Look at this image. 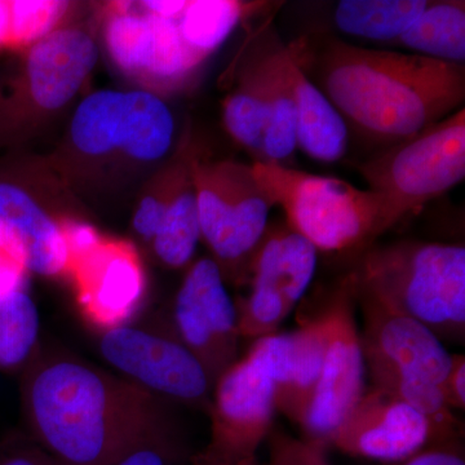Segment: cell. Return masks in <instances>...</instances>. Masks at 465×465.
I'll list each match as a JSON object with an SVG mask.
<instances>
[{"label":"cell","instance_id":"obj_6","mask_svg":"<svg viewBox=\"0 0 465 465\" xmlns=\"http://www.w3.org/2000/svg\"><path fill=\"white\" fill-rule=\"evenodd\" d=\"M201 238L220 269L246 278L251 255L268 228L272 204L252 167L237 162L192 164Z\"/></svg>","mask_w":465,"mask_h":465},{"label":"cell","instance_id":"obj_7","mask_svg":"<svg viewBox=\"0 0 465 465\" xmlns=\"http://www.w3.org/2000/svg\"><path fill=\"white\" fill-rule=\"evenodd\" d=\"M173 113L148 90H101L85 97L70 125L75 148L92 157L122 152L136 161L163 158L173 142Z\"/></svg>","mask_w":465,"mask_h":465},{"label":"cell","instance_id":"obj_34","mask_svg":"<svg viewBox=\"0 0 465 465\" xmlns=\"http://www.w3.org/2000/svg\"><path fill=\"white\" fill-rule=\"evenodd\" d=\"M64 232H65L67 250H69V264L73 260L84 258L91 252L94 247L99 246L103 237L96 229L90 224L81 222H64Z\"/></svg>","mask_w":465,"mask_h":465},{"label":"cell","instance_id":"obj_5","mask_svg":"<svg viewBox=\"0 0 465 465\" xmlns=\"http://www.w3.org/2000/svg\"><path fill=\"white\" fill-rule=\"evenodd\" d=\"M381 198L387 231L457 186L465 177V110L387 146L358 167Z\"/></svg>","mask_w":465,"mask_h":465},{"label":"cell","instance_id":"obj_15","mask_svg":"<svg viewBox=\"0 0 465 465\" xmlns=\"http://www.w3.org/2000/svg\"><path fill=\"white\" fill-rule=\"evenodd\" d=\"M353 281L363 318L360 335L363 358L381 361L403 374L440 387L451 366L452 354L439 336L375 291L357 283L354 277Z\"/></svg>","mask_w":465,"mask_h":465},{"label":"cell","instance_id":"obj_31","mask_svg":"<svg viewBox=\"0 0 465 465\" xmlns=\"http://www.w3.org/2000/svg\"><path fill=\"white\" fill-rule=\"evenodd\" d=\"M192 457L179 433H173L134 450L113 465H188Z\"/></svg>","mask_w":465,"mask_h":465},{"label":"cell","instance_id":"obj_9","mask_svg":"<svg viewBox=\"0 0 465 465\" xmlns=\"http://www.w3.org/2000/svg\"><path fill=\"white\" fill-rule=\"evenodd\" d=\"M356 305L353 275L349 273L336 284L320 313L326 327L322 371L300 427L305 439L326 446L366 390Z\"/></svg>","mask_w":465,"mask_h":465},{"label":"cell","instance_id":"obj_26","mask_svg":"<svg viewBox=\"0 0 465 465\" xmlns=\"http://www.w3.org/2000/svg\"><path fill=\"white\" fill-rule=\"evenodd\" d=\"M427 5V0H341L333 21L348 35L391 45L409 30Z\"/></svg>","mask_w":465,"mask_h":465},{"label":"cell","instance_id":"obj_40","mask_svg":"<svg viewBox=\"0 0 465 465\" xmlns=\"http://www.w3.org/2000/svg\"><path fill=\"white\" fill-rule=\"evenodd\" d=\"M9 27H11L9 2H0V47L3 45H8Z\"/></svg>","mask_w":465,"mask_h":465},{"label":"cell","instance_id":"obj_28","mask_svg":"<svg viewBox=\"0 0 465 465\" xmlns=\"http://www.w3.org/2000/svg\"><path fill=\"white\" fill-rule=\"evenodd\" d=\"M38 335V308L26 289L0 300V371L25 365Z\"/></svg>","mask_w":465,"mask_h":465},{"label":"cell","instance_id":"obj_23","mask_svg":"<svg viewBox=\"0 0 465 465\" xmlns=\"http://www.w3.org/2000/svg\"><path fill=\"white\" fill-rule=\"evenodd\" d=\"M391 45L414 54L463 65L465 61V3L428 2L414 24Z\"/></svg>","mask_w":465,"mask_h":465},{"label":"cell","instance_id":"obj_32","mask_svg":"<svg viewBox=\"0 0 465 465\" xmlns=\"http://www.w3.org/2000/svg\"><path fill=\"white\" fill-rule=\"evenodd\" d=\"M29 274L18 251L0 235V300L25 290Z\"/></svg>","mask_w":465,"mask_h":465},{"label":"cell","instance_id":"obj_36","mask_svg":"<svg viewBox=\"0 0 465 465\" xmlns=\"http://www.w3.org/2000/svg\"><path fill=\"white\" fill-rule=\"evenodd\" d=\"M443 399L452 410L465 409V358L463 354H452L451 366L445 381L440 384Z\"/></svg>","mask_w":465,"mask_h":465},{"label":"cell","instance_id":"obj_20","mask_svg":"<svg viewBox=\"0 0 465 465\" xmlns=\"http://www.w3.org/2000/svg\"><path fill=\"white\" fill-rule=\"evenodd\" d=\"M250 42L265 100V127L259 162L289 166L298 149L295 103L286 69V45L271 23H265Z\"/></svg>","mask_w":465,"mask_h":465},{"label":"cell","instance_id":"obj_18","mask_svg":"<svg viewBox=\"0 0 465 465\" xmlns=\"http://www.w3.org/2000/svg\"><path fill=\"white\" fill-rule=\"evenodd\" d=\"M259 341L271 363L277 411L302 424L322 371L326 349L322 317L308 321L296 331L273 333Z\"/></svg>","mask_w":465,"mask_h":465},{"label":"cell","instance_id":"obj_39","mask_svg":"<svg viewBox=\"0 0 465 465\" xmlns=\"http://www.w3.org/2000/svg\"><path fill=\"white\" fill-rule=\"evenodd\" d=\"M188 465H259L258 459H240L226 457L213 450L206 449L198 455H193Z\"/></svg>","mask_w":465,"mask_h":465},{"label":"cell","instance_id":"obj_13","mask_svg":"<svg viewBox=\"0 0 465 465\" xmlns=\"http://www.w3.org/2000/svg\"><path fill=\"white\" fill-rule=\"evenodd\" d=\"M176 336L215 382L237 362V307L229 295L224 274L213 259H201L189 268L174 302Z\"/></svg>","mask_w":465,"mask_h":465},{"label":"cell","instance_id":"obj_35","mask_svg":"<svg viewBox=\"0 0 465 465\" xmlns=\"http://www.w3.org/2000/svg\"><path fill=\"white\" fill-rule=\"evenodd\" d=\"M390 465H465V458L460 440H457L430 446L414 457Z\"/></svg>","mask_w":465,"mask_h":465},{"label":"cell","instance_id":"obj_19","mask_svg":"<svg viewBox=\"0 0 465 465\" xmlns=\"http://www.w3.org/2000/svg\"><path fill=\"white\" fill-rule=\"evenodd\" d=\"M0 235L18 251L29 273L67 274L69 250L63 224L23 186L5 179H0Z\"/></svg>","mask_w":465,"mask_h":465},{"label":"cell","instance_id":"obj_11","mask_svg":"<svg viewBox=\"0 0 465 465\" xmlns=\"http://www.w3.org/2000/svg\"><path fill=\"white\" fill-rule=\"evenodd\" d=\"M210 412L208 449L226 457L256 458L277 412L273 374L262 342L253 341L247 356L217 379Z\"/></svg>","mask_w":465,"mask_h":465},{"label":"cell","instance_id":"obj_10","mask_svg":"<svg viewBox=\"0 0 465 465\" xmlns=\"http://www.w3.org/2000/svg\"><path fill=\"white\" fill-rule=\"evenodd\" d=\"M100 351L125 381L159 399L211 406L213 382L201 361L177 336L124 324L103 332Z\"/></svg>","mask_w":465,"mask_h":465},{"label":"cell","instance_id":"obj_17","mask_svg":"<svg viewBox=\"0 0 465 465\" xmlns=\"http://www.w3.org/2000/svg\"><path fill=\"white\" fill-rule=\"evenodd\" d=\"M99 60V47L78 27H57L34 43L25 60L30 99L45 110L65 106L78 94Z\"/></svg>","mask_w":465,"mask_h":465},{"label":"cell","instance_id":"obj_1","mask_svg":"<svg viewBox=\"0 0 465 465\" xmlns=\"http://www.w3.org/2000/svg\"><path fill=\"white\" fill-rule=\"evenodd\" d=\"M23 391L34 434L66 465H113L177 433L162 399L81 361L38 363Z\"/></svg>","mask_w":465,"mask_h":465},{"label":"cell","instance_id":"obj_2","mask_svg":"<svg viewBox=\"0 0 465 465\" xmlns=\"http://www.w3.org/2000/svg\"><path fill=\"white\" fill-rule=\"evenodd\" d=\"M295 43L302 66L314 67L318 88L348 127L385 148L415 136L464 103V65L339 39L324 42L317 54L305 39Z\"/></svg>","mask_w":465,"mask_h":465},{"label":"cell","instance_id":"obj_38","mask_svg":"<svg viewBox=\"0 0 465 465\" xmlns=\"http://www.w3.org/2000/svg\"><path fill=\"white\" fill-rule=\"evenodd\" d=\"M185 0H148L139 3L143 11L154 16L168 18V20H179L183 9L186 7Z\"/></svg>","mask_w":465,"mask_h":465},{"label":"cell","instance_id":"obj_29","mask_svg":"<svg viewBox=\"0 0 465 465\" xmlns=\"http://www.w3.org/2000/svg\"><path fill=\"white\" fill-rule=\"evenodd\" d=\"M69 3L57 0H17L9 2L11 27L8 45L30 47L57 29Z\"/></svg>","mask_w":465,"mask_h":465},{"label":"cell","instance_id":"obj_21","mask_svg":"<svg viewBox=\"0 0 465 465\" xmlns=\"http://www.w3.org/2000/svg\"><path fill=\"white\" fill-rule=\"evenodd\" d=\"M286 69L295 103L298 148L322 163L341 161L348 150V125L305 73L295 42L286 45Z\"/></svg>","mask_w":465,"mask_h":465},{"label":"cell","instance_id":"obj_24","mask_svg":"<svg viewBox=\"0 0 465 465\" xmlns=\"http://www.w3.org/2000/svg\"><path fill=\"white\" fill-rule=\"evenodd\" d=\"M268 8V3L264 2L192 0L186 3L177 26L186 47L203 63L231 36L235 27L243 23L244 18Z\"/></svg>","mask_w":465,"mask_h":465},{"label":"cell","instance_id":"obj_27","mask_svg":"<svg viewBox=\"0 0 465 465\" xmlns=\"http://www.w3.org/2000/svg\"><path fill=\"white\" fill-rule=\"evenodd\" d=\"M237 87L224 101L226 131L241 146L262 157L265 127V100L258 67L251 51L244 56Z\"/></svg>","mask_w":465,"mask_h":465},{"label":"cell","instance_id":"obj_37","mask_svg":"<svg viewBox=\"0 0 465 465\" xmlns=\"http://www.w3.org/2000/svg\"><path fill=\"white\" fill-rule=\"evenodd\" d=\"M0 465H66L45 450L16 449L0 457Z\"/></svg>","mask_w":465,"mask_h":465},{"label":"cell","instance_id":"obj_4","mask_svg":"<svg viewBox=\"0 0 465 465\" xmlns=\"http://www.w3.org/2000/svg\"><path fill=\"white\" fill-rule=\"evenodd\" d=\"M253 174L272 207L317 251L369 249L387 231L381 198L338 177L256 161Z\"/></svg>","mask_w":465,"mask_h":465},{"label":"cell","instance_id":"obj_33","mask_svg":"<svg viewBox=\"0 0 465 465\" xmlns=\"http://www.w3.org/2000/svg\"><path fill=\"white\" fill-rule=\"evenodd\" d=\"M168 183H170V179H168L163 189L157 193V194L146 195L140 202L139 207H137L136 213H134V231L145 241L152 242L155 232H157L159 223H161L162 216H163Z\"/></svg>","mask_w":465,"mask_h":465},{"label":"cell","instance_id":"obj_12","mask_svg":"<svg viewBox=\"0 0 465 465\" xmlns=\"http://www.w3.org/2000/svg\"><path fill=\"white\" fill-rule=\"evenodd\" d=\"M139 8L118 5L106 21V50L113 63L125 75L158 90L188 84L202 61L183 42L177 20Z\"/></svg>","mask_w":465,"mask_h":465},{"label":"cell","instance_id":"obj_3","mask_svg":"<svg viewBox=\"0 0 465 465\" xmlns=\"http://www.w3.org/2000/svg\"><path fill=\"white\" fill-rule=\"evenodd\" d=\"M351 274L357 283L425 324L440 341H464L465 249L461 244L402 241L369 247Z\"/></svg>","mask_w":465,"mask_h":465},{"label":"cell","instance_id":"obj_25","mask_svg":"<svg viewBox=\"0 0 465 465\" xmlns=\"http://www.w3.org/2000/svg\"><path fill=\"white\" fill-rule=\"evenodd\" d=\"M365 366L371 376L372 387L387 391L423 415L440 443L460 440L463 428L454 410L443 399L440 385L403 374L381 361L365 360Z\"/></svg>","mask_w":465,"mask_h":465},{"label":"cell","instance_id":"obj_30","mask_svg":"<svg viewBox=\"0 0 465 465\" xmlns=\"http://www.w3.org/2000/svg\"><path fill=\"white\" fill-rule=\"evenodd\" d=\"M266 440L269 465H332L327 457V446L316 440L295 439L274 428Z\"/></svg>","mask_w":465,"mask_h":465},{"label":"cell","instance_id":"obj_8","mask_svg":"<svg viewBox=\"0 0 465 465\" xmlns=\"http://www.w3.org/2000/svg\"><path fill=\"white\" fill-rule=\"evenodd\" d=\"M318 251L289 226H268L249 265L251 291L237 308L240 338L273 335L305 295L317 269Z\"/></svg>","mask_w":465,"mask_h":465},{"label":"cell","instance_id":"obj_22","mask_svg":"<svg viewBox=\"0 0 465 465\" xmlns=\"http://www.w3.org/2000/svg\"><path fill=\"white\" fill-rule=\"evenodd\" d=\"M200 241V213L191 164L171 173L163 216L150 243L163 264L182 268L191 262Z\"/></svg>","mask_w":465,"mask_h":465},{"label":"cell","instance_id":"obj_14","mask_svg":"<svg viewBox=\"0 0 465 465\" xmlns=\"http://www.w3.org/2000/svg\"><path fill=\"white\" fill-rule=\"evenodd\" d=\"M440 443L423 415L387 391L371 387L363 391L327 446L351 457L396 464Z\"/></svg>","mask_w":465,"mask_h":465},{"label":"cell","instance_id":"obj_16","mask_svg":"<svg viewBox=\"0 0 465 465\" xmlns=\"http://www.w3.org/2000/svg\"><path fill=\"white\" fill-rule=\"evenodd\" d=\"M82 313L101 331L124 326L142 305L146 277L139 253L124 241L103 238L67 269Z\"/></svg>","mask_w":465,"mask_h":465}]
</instances>
